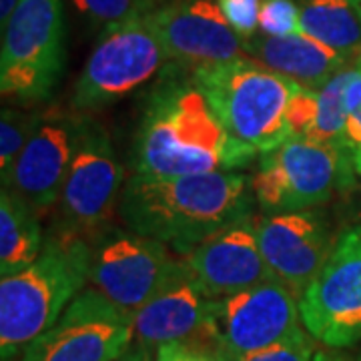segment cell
Here are the masks:
<instances>
[{
  "mask_svg": "<svg viewBox=\"0 0 361 361\" xmlns=\"http://www.w3.org/2000/svg\"><path fill=\"white\" fill-rule=\"evenodd\" d=\"M125 227L187 255L211 235L251 215L247 179L235 171L153 177L135 173L123 187Z\"/></svg>",
  "mask_w": 361,
  "mask_h": 361,
  "instance_id": "1",
  "label": "cell"
},
{
  "mask_svg": "<svg viewBox=\"0 0 361 361\" xmlns=\"http://www.w3.org/2000/svg\"><path fill=\"white\" fill-rule=\"evenodd\" d=\"M133 167L153 177L231 171L227 133L189 68L173 63L149 92L133 142Z\"/></svg>",
  "mask_w": 361,
  "mask_h": 361,
  "instance_id": "2",
  "label": "cell"
},
{
  "mask_svg": "<svg viewBox=\"0 0 361 361\" xmlns=\"http://www.w3.org/2000/svg\"><path fill=\"white\" fill-rule=\"evenodd\" d=\"M191 75L227 133L231 171L247 167L291 139L287 104L297 82L249 56L201 66Z\"/></svg>",
  "mask_w": 361,
  "mask_h": 361,
  "instance_id": "3",
  "label": "cell"
},
{
  "mask_svg": "<svg viewBox=\"0 0 361 361\" xmlns=\"http://www.w3.org/2000/svg\"><path fill=\"white\" fill-rule=\"evenodd\" d=\"M87 239L52 233L32 265L0 281V357L16 361L89 281Z\"/></svg>",
  "mask_w": 361,
  "mask_h": 361,
  "instance_id": "4",
  "label": "cell"
},
{
  "mask_svg": "<svg viewBox=\"0 0 361 361\" xmlns=\"http://www.w3.org/2000/svg\"><path fill=\"white\" fill-rule=\"evenodd\" d=\"M66 66L63 0H18L2 28L0 92L23 106L44 103Z\"/></svg>",
  "mask_w": 361,
  "mask_h": 361,
  "instance_id": "5",
  "label": "cell"
},
{
  "mask_svg": "<svg viewBox=\"0 0 361 361\" xmlns=\"http://www.w3.org/2000/svg\"><path fill=\"white\" fill-rule=\"evenodd\" d=\"M355 179L351 155L310 139H289L259 159L249 189L265 215L307 211Z\"/></svg>",
  "mask_w": 361,
  "mask_h": 361,
  "instance_id": "6",
  "label": "cell"
},
{
  "mask_svg": "<svg viewBox=\"0 0 361 361\" xmlns=\"http://www.w3.org/2000/svg\"><path fill=\"white\" fill-rule=\"evenodd\" d=\"M171 63L151 14L99 35L73 90L71 106L89 113L141 89Z\"/></svg>",
  "mask_w": 361,
  "mask_h": 361,
  "instance_id": "7",
  "label": "cell"
},
{
  "mask_svg": "<svg viewBox=\"0 0 361 361\" xmlns=\"http://www.w3.org/2000/svg\"><path fill=\"white\" fill-rule=\"evenodd\" d=\"M89 245L92 287L133 315L165 287L180 257L157 239L115 225L89 239Z\"/></svg>",
  "mask_w": 361,
  "mask_h": 361,
  "instance_id": "8",
  "label": "cell"
},
{
  "mask_svg": "<svg viewBox=\"0 0 361 361\" xmlns=\"http://www.w3.org/2000/svg\"><path fill=\"white\" fill-rule=\"evenodd\" d=\"M123 191V167L101 123L92 118L54 205V233L92 239L111 227Z\"/></svg>",
  "mask_w": 361,
  "mask_h": 361,
  "instance_id": "9",
  "label": "cell"
},
{
  "mask_svg": "<svg viewBox=\"0 0 361 361\" xmlns=\"http://www.w3.org/2000/svg\"><path fill=\"white\" fill-rule=\"evenodd\" d=\"M305 331L329 349L361 341V223L343 231L317 277L299 297Z\"/></svg>",
  "mask_w": 361,
  "mask_h": 361,
  "instance_id": "10",
  "label": "cell"
},
{
  "mask_svg": "<svg viewBox=\"0 0 361 361\" xmlns=\"http://www.w3.org/2000/svg\"><path fill=\"white\" fill-rule=\"evenodd\" d=\"M135 339V315L116 307L94 287L82 289L20 361H116Z\"/></svg>",
  "mask_w": 361,
  "mask_h": 361,
  "instance_id": "11",
  "label": "cell"
},
{
  "mask_svg": "<svg viewBox=\"0 0 361 361\" xmlns=\"http://www.w3.org/2000/svg\"><path fill=\"white\" fill-rule=\"evenodd\" d=\"M299 299L281 281L271 279L213 301L203 339L225 355H247L297 336Z\"/></svg>",
  "mask_w": 361,
  "mask_h": 361,
  "instance_id": "12",
  "label": "cell"
},
{
  "mask_svg": "<svg viewBox=\"0 0 361 361\" xmlns=\"http://www.w3.org/2000/svg\"><path fill=\"white\" fill-rule=\"evenodd\" d=\"M90 123L89 113L73 106H49L42 113L37 133L16 159L8 177L2 180V187L25 197L39 215L54 209Z\"/></svg>",
  "mask_w": 361,
  "mask_h": 361,
  "instance_id": "13",
  "label": "cell"
},
{
  "mask_svg": "<svg viewBox=\"0 0 361 361\" xmlns=\"http://www.w3.org/2000/svg\"><path fill=\"white\" fill-rule=\"evenodd\" d=\"M171 63L183 68L223 65L245 59L243 40L235 35L217 0H165L151 13Z\"/></svg>",
  "mask_w": 361,
  "mask_h": 361,
  "instance_id": "14",
  "label": "cell"
},
{
  "mask_svg": "<svg viewBox=\"0 0 361 361\" xmlns=\"http://www.w3.org/2000/svg\"><path fill=\"white\" fill-rule=\"evenodd\" d=\"M261 253L277 281L299 299L329 257L334 241L319 213L267 215L257 223Z\"/></svg>",
  "mask_w": 361,
  "mask_h": 361,
  "instance_id": "15",
  "label": "cell"
},
{
  "mask_svg": "<svg viewBox=\"0 0 361 361\" xmlns=\"http://www.w3.org/2000/svg\"><path fill=\"white\" fill-rule=\"evenodd\" d=\"M187 263L211 299L233 295L275 279L261 253L251 215L231 223L189 251Z\"/></svg>",
  "mask_w": 361,
  "mask_h": 361,
  "instance_id": "16",
  "label": "cell"
},
{
  "mask_svg": "<svg viewBox=\"0 0 361 361\" xmlns=\"http://www.w3.org/2000/svg\"><path fill=\"white\" fill-rule=\"evenodd\" d=\"M211 297L199 285L185 255L165 287L145 307L135 313V339L147 351H157L173 341H193L205 334Z\"/></svg>",
  "mask_w": 361,
  "mask_h": 361,
  "instance_id": "17",
  "label": "cell"
},
{
  "mask_svg": "<svg viewBox=\"0 0 361 361\" xmlns=\"http://www.w3.org/2000/svg\"><path fill=\"white\" fill-rule=\"evenodd\" d=\"M243 49L247 56L259 65L315 90L322 89L349 63L339 52L303 32L289 37H267L259 32L243 42Z\"/></svg>",
  "mask_w": 361,
  "mask_h": 361,
  "instance_id": "18",
  "label": "cell"
},
{
  "mask_svg": "<svg viewBox=\"0 0 361 361\" xmlns=\"http://www.w3.org/2000/svg\"><path fill=\"white\" fill-rule=\"evenodd\" d=\"M44 239L39 211L25 197L4 189L0 195V275L8 277L32 265Z\"/></svg>",
  "mask_w": 361,
  "mask_h": 361,
  "instance_id": "19",
  "label": "cell"
},
{
  "mask_svg": "<svg viewBox=\"0 0 361 361\" xmlns=\"http://www.w3.org/2000/svg\"><path fill=\"white\" fill-rule=\"evenodd\" d=\"M301 32L339 52L361 56V0H299Z\"/></svg>",
  "mask_w": 361,
  "mask_h": 361,
  "instance_id": "20",
  "label": "cell"
},
{
  "mask_svg": "<svg viewBox=\"0 0 361 361\" xmlns=\"http://www.w3.org/2000/svg\"><path fill=\"white\" fill-rule=\"evenodd\" d=\"M348 66L349 63L317 90V116L305 139L343 149V133L348 123V106H345Z\"/></svg>",
  "mask_w": 361,
  "mask_h": 361,
  "instance_id": "21",
  "label": "cell"
},
{
  "mask_svg": "<svg viewBox=\"0 0 361 361\" xmlns=\"http://www.w3.org/2000/svg\"><path fill=\"white\" fill-rule=\"evenodd\" d=\"M44 111H28V109H2L0 116V173L2 180L13 171L16 159L25 151L28 141L39 129Z\"/></svg>",
  "mask_w": 361,
  "mask_h": 361,
  "instance_id": "22",
  "label": "cell"
},
{
  "mask_svg": "<svg viewBox=\"0 0 361 361\" xmlns=\"http://www.w3.org/2000/svg\"><path fill=\"white\" fill-rule=\"evenodd\" d=\"M77 8L78 16L103 35L104 30L129 23L137 16L151 14L165 0H71Z\"/></svg>",
  "mask_w": 361,
  "mask_h": 361,
  "instance_id": "23",
  "label": "cell"
},
{
  "mask_svg": "<svg viewBox=\"0 0 361 361\" xmlns=\"http://www.w3.org/2000/svg\"><path fill=\"white\" fill-rule=\"evenodd\" d=\"M259 32L267 37H289L301 32L299 0H261Z\"/></svg>",
  "mask_w": 361,
  "mask_h": 361,
  "instance_id": "24",
  "label": "cell"
},
{
  "mask_svg": "<svg viewBox=\"0 0 361 361\" xmlns=\"http://www.w3.org/2000/svg\"><path fill=\"white\" fill-rule=\"evenodd\" d=\"M315 351V339L307 331H299L297 336L267 349L247 355H227V361H313Z\"/></svg>",
  "mask_w": 361,
  "mask_h": 361,
  "instance_id": "25",
  "label": "cell"
},
{
  "mask_svg": "<svg viewBox=\"0 0 361 361\" xmlns=\"http://www.w3.org/2000/svg\"><path fill=\"white\" fill-rule=\"evenodd\" d=\"M317 116V90L299 85L287 104V127L291 139H305Z\"/></svg>",
  "mask_w": 361,
  "mask_h": 361,
  "instance_id": "26",
  "label": "cell"
},
{
  "mask_svg": "<svg viewBox=\"0 0 361 361\" xmlns=\"http://www.w3.org/2000/svg\"><path fill=\"white\" fill-rule=\"evenodd\" d=\"M217 4L235 35L243 42L259 35L261 0H217Z\"/></svg>",
  "mask_w": 361,
  "mask_h": 361,
  "instance_id": "27",
  "label": "cell"
},
{
  "mask_svg": "<svg viewBox=\"0 0 361 361\" xmlns=\"http://www.w3.org/2000/svg\"><path fill=\"white\" fill-rule=\"evenodd\" d=\"M155 361H227V355L209 341H173L155 351Z\"/></svg>",
  "mask_w": 361,
  "mask_h": 361,
  "instance_id": "28",
  "label": "cell"
},
{
  "mask_svg": "<svg viewBox=\"0 0 361 361\" xmlns=\"http://www.w3.org/2000/svg\"><path fill=\"white\" fill-rule=\"evenodd\" d=\"M116 361H153L151 360V351H147V349H142L141 345H137V348H130L121 360Z\"/></svg>",
  "mask_w": 361,
  "mask_h": 361,
  "instance_id": "29",
  "label": "cell"
},
{
  "mask_svg": "<svg viewBox=\"0 0 361 361\" xmlns=\"http://www.w3.org/2000/svg\"><path fill=\"white\" fill-rule=\"evenodd\" d=\"M16 2H18V0H0V25H2V28L8 23L14 6H16Z\"/></svg>",
  "mask_w": 361,
  "mask_h": 361,
  "instance_id": "30",
  "label": "cell"
},
{
  "mask_svg": "<svg viewBox=\"0 0 361 361\" xmlns=\"http://www.w3.org/2000/svg\"><path fill=\"white\" fill-rule=\"evenodd\" d=\"M313 361H355V360H349V357H345V355H339V353H329V351H315V357H313Z\"/></svg>",
  "mask_w": 361,
  "mask_h": 361,
  "instance_id": "31",
  "label": "cell"
},
{
  "mask_svg": "<svg viewBox=\"0 0 361 361\" xmlns=\"http://www.w3.org/2000/svg\"><path fill=\"white\" fill-rule=\"evenodd\" d=\"M353 175H355V177H360V193H361V171H353Z\"/></svg>",
  "mask_w": 361,
  "mask_h": 361,
  "instance_id": "32",
  "label": "cell"
}]
</instances>
